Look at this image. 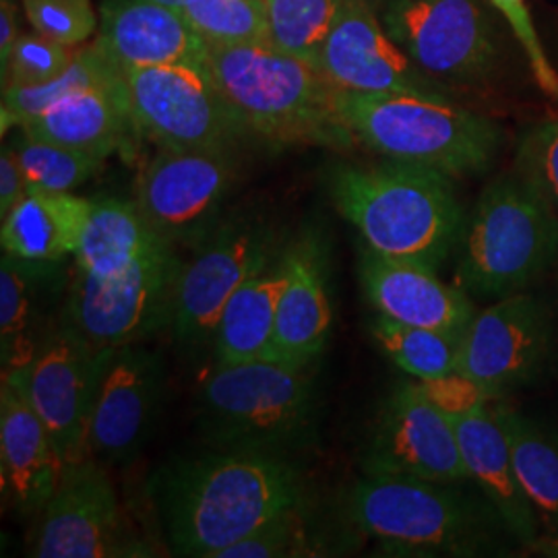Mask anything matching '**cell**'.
<instances>
[{
  "mask_svg": "<svg viewBox=\"0 0 558 558\" xmlns=\"http://www.w3.org/2000/svg\"><path fill=\"white\" fill-rule=\"evenodd\" d=\"M304 500L290 459L255 451H220L179 461L161 472L158 505L170 550L220 558L263 523Z\"/></svg>",
  "mask_w": 558,
  "mask_h": 558,
  "instance_id": "1",
  "label": "cell"
},
{
  "mask_svg": "<svg viewBox=\"0 0 558 558\" xmlns=\"http://www.w3.org/2000/svg\"><path fill=\"white\" fill-rule=\"evenodd\" d=\"M329 193L366 248L435 269L458 248L468 223L453 177L410 161L338 166Z\"/></svg>",
  "mask_w": 558,
  "mask_h": 558,
  "instance_id": "2",
  "label": "cell"
},
{
  "mask_svg": "<svg viewBox=\"0 0 558 558\" xmlns=\"http://www.w3.org/2000/svg\"><path fill=\"white\" fill-rule=\"evenodd\" d=\"M345 518L389 550L418 557L507 555L518 539L478 486L364 474Z\"/></svg>",
  "mask_w": 558,
  "mask_h": 558,
  "instance_id": "3",
  "label": "cell"
},
{
  "mask_svg": "<svg viewBox=\"0 0 558 558\" xmlns=\"http://www.w3.org/2000/svg\"><path fill=\"white\" fill-rule=\"evenodd\" d=\"M207 69L244 133L271 145L348 149L356 143L336 110V87L271 41L209 46Z\"/></svg>",
  "mask_w": 558,
  "mask_h": 558,
  "instance_id": "4",
  "label": "cell"
},
{
  "mask_svg": "<svg viewBox=\"0 0 558 558\" xmlns=\"http://www.w3.org/2000/svg\"><path fill=\"white\" fill-rule=\"evenodd\" d=\"M339 119L360 145L387 160L410 161L458 177L482 174L499 154V124L451 98L338 89Z\"/></svg>",
  "mask_w": 558,
  "mask_h": 558,
  "instance_id": "5",
  "label": "cell"
},
{
  "mask_svg": "<svg viewBox=\"0 0 558 558\" xmlns=\"http://www.w3.org/2000/svg\"><path fill=\"white\" fill-rule=\"evenodd\" d=\"M459 286L482 299L527 292L558 260V209L521 170L493 180L459 242Z\"/></svg>",
  "mask_w": 558,
  "mask_h": 558,
  "instance_id": "6",
  "label": "cell"
},
{
  "mask_svg": "<svg viewBox=\"0 0 558 558\" xmlns=\"http://www.w3.org/2000/svg\"><path fill=\"white\" fill-rule=\"evenodd\" d=\"M205 437L221 451L288 458L317 426V393L308 366L260 359L218 364L201 391Z\"/></svg>",
  "mask_w": 558,
  "mask_h": 558,
  "instance_id": "7",
  "label": "cell"
},
{
  "mask_svg": "<svg viewBox=\"0 0 558 558\" xmlns=\"http://www.w3.org/2000/svg\"><path fill=\"white\" fill-rule=\"evenodd\" d=\"M180 267L174 246L163 239L119 278H96L77 267L60 323L101 350L141 343L172 323Z\"/></svg>",
  "mask_w": 558,
  "mask_h": 558,
  "instance_id": "8",
  "label": "cell"
},
{
  "mask_svg": "<svg viewBox=\"0 0 558 558\" xmlns=\"http://www.w3.org/2000/svg\"><path fill=\"white\" fill-rule=\"evenodd\" d=\"M195 251L180 267L170 323L184 345L214 341L228 300L283 253L276 226L260 218L220 221Z\"/></svg>",
  "mask_w": 558,
  "mask_h": 558,
  "instance_id": "9",
  "label": "cell"
},
{
  "mask_svg": "<svg viewBox=\"0 0 558 558\" xmlns=\"http://www.w3.org/2000/svg\"><path fill=\"white\" fill-rule=\"evenodd\" d=\"M133 126L161 149H226L242 131L207 62L124 71Z\"/></svg>",
  "mask_w": 558,
  "mask_h": 558,
  "instance_id": "10",
  "label": "cell"
},
{
  "mask_svg": "<svg viewBox=\"0 0 558 558\" xmlns=\"http://www.w3.org/2000/svg\"><path fill=\"white\" fill-rule=\"evenodd\" d=\"M379 17L399 48L445 85H472L497 69V36L482 0H379Z\"/></svg>",
  "mask_w": 558,
  "mask_h": 558,
  "instance_id": "11",
  "label": "cell"
},
{
  "mask_svg": "<svg viewBox=\"0 0 558 558\" xmlns=\"http://www.w3.org/2000/svg\"><path fill=\"white\" fill-rule=\"evenodd\" d=\"M38 558L149 557L131 530L104 463L85 458L62 470L32 544Z\"/></svg>",
  "mask_w": 558,
  "mask_h": 558,
  "instance_id": "12",
  "label": "cell"
},
{
  "mask_svg": "<svg viewBox=\"0 0 558 558\" xmlns=\"http://www.w3.org/2000/svg\"><path fill=\"white\" fill-rule=\"evenodd\" d=\"M110 350L96 348L60 325L25 368L2 375L46 424L64 468L89 458V416Z\"/></svg>",
  "mask_w": 558,
  "mask_h": 558,
  "instance_id": "13",
  "label": "cell"
},
{
  "mask_svg": "<svg viewBox=\"0 0 558 558\" xmlns=\"http://www.w3.org/2000/svg\"><path fill=\"white\" fill-rule=\"evenodd\" d=\"M234 180L226 149H161L141 174L137 207L149 228L172 246L197 248L220 223Z\"/></svg>",
  "mask_w": 558,
  "mask_h": 558,
  "instance_id": "14",
  "label": "cell"
},
{
  "mask_svg": "<svg viewBox=\"0 0 558 558\" xmlns=\"http://www.w3.org/2000/svg\"><path fill=\"white\" fill-rule=\"evenodd\" d=\"M553 320L546 304L519 292L476 311L461 339L458 371L490 398L502 399L542 371L550 354Z\"/></svg>",
  "mask_w": 558,
  "mask_h": 558,
  "instance_id": "15",
  "label": "cell"
},
{
  "mask_svg": "<svg viewBox=\"0 0 558 558\" xmlns=\"http://www.w3.org/2000/svg\"><path fill=\"white\" fill-rule=\"evenodd\" d=\"M364 474L468 482L456 424L418 383L401 385L385 403L364 451Z\"/></svg>",
  "mask_w": 558,
  "mask_h": 558,
  "instance_id": "16",
  "label": "cell"
},
{
  "mask_svg": "<svg viewBox=\"0 0 558 558\" xmlns=\"http://www.w3.org/2000/svg\"><path fill=\"white\" fill-rule=\"evenodd\" d=\"M319 71L333 87L364 94H420L451 98L387 34L379 0H343L325 41Z\"/></svg>",
  "mask_w": 558,
  "mask_h": 558,
  "instance_id": "17",
  "label": "cell"
},
{
  "mask_svg": "<svg viewBox=\"0 0 558 558\" xmlns=\"http://www.w3.org/2000/svg\"><path fill=\"white\" fill-rule=\"evenodd\" d=\"M163 362L141 343L112 348L101 371L89 416V458L120 463L140 453L158 418Z\"/></svg>",
  "mask_w": 558,
  "mask_h": 558,
  "instance_id": "18",
  "label": "cell"
},
{
  "mask_svg": "<svg viewBox=\"0 0 558 558\" xmlns=\"http://www.w3.org/2000/svg\"><path fill=\"white\" fill-rule=\"evenodd\" d=\"M360 281L380 317L401 325L463 333L476 308L461 286H449L435 267L416 260L391 259L364 246Z\"/></svg>",
  "mask_w": 558,
  "mask_h": 558,
  "instance_id": "19",
  "label": "cell"
},
{
  "mask_svg": "<svg viewBox=\"0 0 558 558\" xmlns=\"http://www.w3.org/2000/svg\"><path fill=\"white\" fill-rule=\"evenodd\" d=\"M96 44L122 71L207 62L209 44L179 9L156 0H104Z\"/></svg>",
  "mask_w": 558,
  "mask_h": 558,
  "instance_id": "20",
  "label": "cell"
},
{
  "mask_svg": "<svg viewBox=\"0 0 558 558\" xmlns=\"http://www.w3.org/2000/svg\"><path fill=\"white\" fill-rule=\"evenodd\" d=\"M453 424L470 480L499 511L519 546L538 544L542 530L538 513L521 486L497 399L474 412L456 416Z\"/></svg>",
  "mask_w": 558,
  "mask_h": 558,
  "instance_id": "21",
  "label": "cell"
},
{
  "mask_svg": "<svg viewBox=\"0 0 558 558\" xmlns=\"http://www.w3.org/2000/svg\"><path fill=\"white\" fill-rule=\"evenodd\" d=\"M0 459L2 486L25 515H41L57 493L62 459L29 401L11 380L0 387Z\"/></svg>",
  "mask_w": 558,
  "mask_h": 558,
  "instance_id": "22",
  "label": "cell"
},
{
  "mask_svg": "<svg viewBox=\"0 0 558 558\" xmlns=\"http://www.w3.org/2000/svg\"><path fill=\"white\" fill-rule=\"evenodd\" d=\"M288 281L278 304L269 359L311 366L331 333L327 267L315 236H302L286 248Z\"/></svg>",
  "mask_w": 558,
  "mask_h": 558,
  "instance_id": "23",
  "label": "cell"
},
{
  "mask_svg": "<svg viewBox=\"0 0 558 558\" xmlns=\"http://www.w3.org/2000/svg\"><path fill=\"white\" fill-rule=\"evenodd\" d=\"M59 260L4 255L0 263V359L2 375L25 368L59 329L50 313L59 296Z\"/></svg>",
  "mask_w": 558,
  "mask_h": 558,
  "instance_id": "24",
  "label": "cell"
},
{
  "mask_svg": "<svg viewBox=\"0 0 558 558\" xmlns=\"http://www.w3.org/2000/svg\"><path fill=\"white\" fill-rule=\"evenodd\" d=\"M126 126H133L124 77L114 83L85 87L64 96L21 133L106 160L119 147Z\"/></svg>",
  "mask_w": 558,
  "mask_h": 558,
  "instance_id": "25",
  "label": "cell"
},
{
  "mask_svg": "<svg viewBox=\"0 0 558 558\" xmlns=\"http://www.w3.org/2000/svg\"><path fill=\"white\" fill-rule=\"evenodd\" d=\"M92 199L73 193L29 189L27 197L2 220L4 255L27 260L75 257Z\"/></svg>",
  "mask_w": 558,
  "mask_h": 558,
  "instance_id": "26",
  "label": "cell"
},
{
  "mask_svg": "<svg viewBox=\"0 0 558 558\" xmlns=\"http://www.w3.org/2000/svg\"><path fill=\"white\" fill-rule=\"evenodd\" d=\"M288 281L286 248L278 260L246 279L221 311L214 348L218 364L269 359L278 304Z\"/></svg>",
  "mask_w": 558,
  "mask_h": 558,
  "instance_id": "27",
  "label": "cell"
},
{
  "mask_svg": "<svg viewBox=\"0 0 558 558\" xmlns=\"http://www.w3.org/2000/svg\"><path fill=\"white\" fill-rule=\"evenodd\" d=\"M160 240L143 220L137 203L96 199L92 201L75 260L89 276L119 278Z\"/></svg>",
  "mask_w": 558,
  "mask_h": 558,
  "instance_id": "28",
  "label": "cell"
},
{
  "mask_svg": "<svg viewBox=\"0 0 558 558\" xmlns=\"http://www.w3.org/2000/svg\"><path fill=\"white\" fill-rule=\"evenodd\" d=\"M521 486L538 513L542 530L558 542V430L497 399Z\"/></svg>",
  "mask_w": 558,
  "mask_h": 558,
  "instance_id": "29",
  "label": "cell"
},
{
  "mask_svg": "<svg viewBox=\"0 0 558 558\" xmlns=\"http://www.w3.org/2000/svg\"><path fill=\"white\" fill-rule=\"evenodd\" d=\"M122 77L124 71L108 59L106 52L94 41L92 46L75 54L71 66L57 80L46 81L40 85L2 87V133H7L13 126L21 129L23 124L38 119L50 106H54L73 92L104 83H114Z\"/></svg>",
  "mask_w": 558,
  "mask_h": 558,
  "instance_id": "30",
  "label": "cell"
},
{
  "mask_svg": "<svg viewBox=\"0 0 558 558\" xmlns=\"http://www.w3.org/2000/svg\"><path fill=\"white\" fill-rule=\"evenodd\" d=\"M373 336L396 366L416 380L440 379L458 371L463 333L401 325L379 315Z\"/></svg>",
  "mask_w": 558,
  "mask_h": 558,
  "instance_id": "31",
  "label": "cell"
},
{
  "mask_svg": "<svg viewBox=\"0 0 558 558\" xmlns=\"http://www.w3.org/2000/svg\"><path fill=\"white\" fill-rule=\"evenodd\" d=\"M343 0H265L269 41L319 69L320 54Z\"/></svg>",
  "mask_w": 558,
  "mask_h": 558,
  "instance_id": "32",
  "label": "cell"
},
{
  "mask_svg": "<svg viewBox=\"0 0 558 558\" xmlns=\"http://www.w3.org/2000/svg\"><path fill=\"white\" fill-rule=\"evenodd\" d=\"M179 11L209 46L269 41L265 0H184Z\"/></svg>",
  "mask_w": 558,
  "mask_h": 558,
  "instance_id": "33",
  "label": "cell"
},
{
  "mask_svg": "<svg viewBox=\"0 0 558 558\" xmlns=\"http://www.w3.org/2000/svg\"><path fill=\"white\" fill-rule=\"evenodd\" d=\"M325 555L323 534L304 500L263 523L251 536L226 548L220 558H299Z\"/></svg>",
  "mask_w": 558,
  "mask_h": 558,
  "instance_id": "34",
  "label": "cell"
},
{
  "mask_svg": "<svg viewBox=\"0 0 558 558\" xmlns=\"http://www.w3.org/2000/svg\"><path fill=\"white\" fill-rule=\"evenodd\" d=\"M15 154L29 189L71 193L101 168L100 158L21 133Z\"/></svg>",
  "mask_w": 558,
  "mask_h": 558,
  "instance_id": "35",
  "label": "cell"
},
{
  "mask_svg": "<svg viewBox=\"0 0 558 558\" xmlns=\"http://www.w3.org/2000/svg\"><path fill=\"white\" fill-rule=\"evenodd\" d=\"M77 52L71 46L46 38L41 34H21L7 64L2 66V87L40 85L62 75Z\"/></svg>",
  "mask_w": 558,
  "mask_h": 558,
  "instance_id": "36",
  "label": "cell"
},
{
  "mask_svg": "<svg viewBox=\"0 0 558 558\" xmlns=\"http://www.w3.org/2000/svg\"><path fill=\"white\" fill-rule=\"evenodd\" d=\"M29 25L46 38L64 46H80L96 32L92 0H23Z\"/></svg>",
  "mask_w": 558,
  "mask_h": 558,
  "instance_id": "37",
  "label": "cell"
},
{
  "mask_svg": "<svg viewBox=\"0 0 558 558\" xmlns=\"http://www.w3.org/2000/svg\"><path fill=\"white\" fill-rule=\"evenodd\" d=\"M518 170L534 180L558 209V114L539 120L521 137Z\"/></svg>",
  "mask_w": 558,
  "mask_h": 558,
  "instance_id": "38",
  "label": "cell"
},
{
  "mask_svg": "<svg viewBox=\"0 0 558 558\" xmlns=\"http://www.w3.org/2000/svg\"><path fill=\"white\" fill-rule=\"evenodd\" d=\"M486 2L493 4L500 15L509 21L519 46L525 50V57L532 64V71L538 80L539 87L553 96H558V73L550 64L546 50L539 41L527 0H486Z\"/></svg>",
  "mask_w": 558,
  "mask_h": 558,
  "instance_id": "39",
  "label": "cell"
},
{
  "mask_svg": "<svg viewBox=\"0 0 558 558\" xmlns=\"http://www.w3.org/2000/svg\"><path fill=\"white\" fill-rule=\"evenodd\" d=\"M29 184L21 170L15 147H2L0 154V220H4L27 197Z\"/></svg>",
  "mask_w": 558,
  "mask_h": 558,
  "instance_id": "40",
  "label": "cell"
},
{
  "mask_svg": "<svg viewBox=\"0 0 558 558\" xmlns=\"http://www.w3.org/2000/svg\"><path fill=\"white\" fill-rule=\"evenodd\" d=\"M20 29H17V11L13 7V2L2 0L0 4V64L4 66L9 54L15 46V41L20 40Z\"/></svg>",
  "mask_w": 558,
  "mask_h": 558,
  "instance_id": "41",
  "label": "cell"
},
{
  "mask_svg": "<svg viewBox=\"0 0 558 558\" xmlns=\"http://www.w3.org/2000/svg\"><path fill=\"white\" fill-rule=\"evenodd\" d=\"M156 2H161V4H168V7H172V9H180V7L184 4V0H156Z\"/></svg>",
  "mask_w": 558,
  "mask_h": 558,
  "instance_id": "42",
  "label": "cell"
}]
</instances>
